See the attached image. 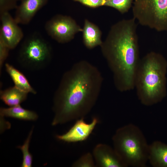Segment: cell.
<instances>
[{
  "instance_id": "7",
  "label": "cell",
  "mask_w": 167,
  "mask_h": 167,
  "mask_svg": "<svg viewBox=\"0 0 167 167\" xmlns=\"http://www.w3.org/2000/svg\"><path fill=\"white\" fill-rule=\"evenodd\" d=\"M45 27L51 38L62 44L70 41L76 33L83 31V29L72 18L62 15L53 17L46 22Z\"/></svg>"
},
{
  "instance_id": "13",
  "label": "cell",
  "mask_w": 167,
  "mask_h": 167,
  "mask_svg": "<svg viewBox=\"0 0 167 167\" xmlns=\"http://www.w3.org/2000/svg\"><path fill=\"white\" fill-rule=\"evenodd\" d=\"M82 32L83 42L88 49H92L102 44L101 31L96 25L88 19H85Z\"/></svg>"
},
{
  "instance_id": "5",
  "label": "cell",
  "mask_w": 167,
  "mask_h": 167,
  "mask_svg": "<svg viewBox=\"0 0 167 167\" xmlns=\"http://www.w3.org/2000/svg\"><path fill=\"white\" fill-rule=\"evenodd\" d=\"M52 49L48 42L38 32L29 34L19 49L18 60L24 68L38 71L46 67L52 58Z\"/></svg>"
},
{
  "instance_id": "1",
  "label": "cell",
  "mask_w": 167,
  "mask_h": 167,
  "mask_svg": "<svg viewBox=\"0 0 167 167\" xmlns=\"http://www.w3.org/2000/svg\"><path fill=\"white\" fill-rule=\"evenodd\" d=\"M103 82L100 71L89 62L74 64L64 73L54 93L52 125L84 118L95 105Z\"/></svg>"
},
{
  "instance_id": "14",
  "label": "cell",
  "mask_w": 167,
  "mask_h": 167,
  "mask_svg": "<svg viewBox=\"0 0 167 167\" xmlns=\"http://www.w3.org/2000/svg\"><path fill=\"white\" fill-rule=\"evenodd\" d=\"M6 71L13 82L15 86L27 93L36 94V91L31 86L25 76L14 66L8 63L5 64Z\"/></svg>"
},
{
  "instance_id": "19",
  "label": "cell",
  "mask_w": 167,
  "mask_h": 167,
  "mask_svg": "<svg viewBox=\"0 0 167 167\" xmlns=\"http://www.w3.org/2000/svg\"><path fill=\"white\" fill-rule=\"evenodd\" d=\"M96 166L92 153L89 152L81 156L72 165L73 167H94Z\"/></svg>"
},
{
  "instance_id": "10",
  "label": "cell",
  "mask_w": 167,
  "mask_h": 167,
  "mask_svg": "<svg viewBox=\"0 0 167 167\" xmlns=\"http://www.w3.org/2000/svg\"><path fill=\"white\" fill-rule=\"evenodd\" d=\"M92 154L96 166L100 167H127L113 148L99 143L94 148Z\"/></svg>"
},
{
  "instance_id": "9",
  "label": "cell",
  "mask_w": 167,
  "mask_h": 167,
  "mask_svg": "<svg viewBox=\"0 0 167 167\" xmlns=\"http://www.w3.org/2000/svg\"><path fill=\"white\" fill-rule=\"evenodd\" d=\"M84 118L76 120L73 126L65 134L56 135L59 140L68 143L82 142L86 140L99 122L98 118L94 117L90 123H86Z\"/></svg>"
},
{
  "instance_id": "8",
  "label": "cell",
  "mask_w": 167,
  "mask_h": 167,
  "mask_svg": "<svg viewBox=\"0 0 167 167\" xmlns=\"http://www.w3.org/2000/svg\"><path fill=\"white\" fill-rule=\"evenodd\" d=\"M0 39L10 49H13L23 39V31L9 12L0 14Z\"/></svg>"
},
{
  "instance_id": "18",
  "label": "cell",
  "mask_w": 167,
  "mask_h": 167,
  "mask_svg": "<svg viewBox=\"0 0 167 167\" xmlns=\"http://www.w3.org/2000/svg\"><path fill=\"white\" fill-rule=\"evenodd\" d=\"M33 128L30 132L24 144L19 146L17 148L22 151L23 154V160L22 167H31L32 166V157L29 151V143L33 132Z\"/></svg>"
},
{
  "instance_id": "15",
  "label": "cell",
  "mask_w": 167,
  "mask_h": 167,
  "mask_svg": "<svg viewBox=\"0 0 167 167\" xmlns=\"http://www.w3.org/2000/svg\"><path fill=\"white\" fill-rule=\"evenodd\" d=\"M28 93L14 86L0 91V99L6 105L12 107L20 105L25 101Z\"/></svg>"
},
{
  "instance_id": "21",
  "label": "cell",
  "mask_w": 167,
  "mask_h": 167,
  "mask_svg": "<svg viewBox=\"0 0 167 167\" xmlns=\"http://www.w3.org/2000/svg\"><path fill=\"white\" fill-rule=\"evenodd\" d=\"M10 50L7 45L0 39V72L3 64L8 57Z\"/></svg>"
},
{
  "instance_id": "2",
  "label": "cell",
  "mask_w": 167,
  "mask_h": 167,
  "mask_svg": "<svg viewBox=\"0 0 167 167\" xmlns=\"http://www.w3.org/2000/svg\"><path fill=\"white\" fill-rule=\"evenodd\" d=\"M133 17L113 24L100 46L113 77L116 88L121 92L135 88V79L140 58L137 24Z\"/></svg>"
},
{
  "instance_id": "16",
  "label": "cell",
  "mask_w": 167,
  "mask_h": 167,
  "mask_svg": "<svg viewBox=\"0 0 167 167\" xmlns=\"http://www.w3.org/2000/svg\"><path fill=\"white\" fill-rule=\"evenodd\" d=\"M0 114L2 117H10L25 120L34 121L38 118V115L35 112L25 109L20 105L8 108H1Z\"/></svg>"
},
{
  "instance_id": "12",
  "label": "cell",
  "mask_w": 167,
  "mask_h": 167,
  "mask_svg": "<svg viewBox=\"0 0 167 167\" xmlns=\"http://www.w3.org/2000/svg\"><path fill=\"white\" fill-rule=\"evenodd\" d=\"M148 161L153 167H167V144L157 140L149 144Z\"/></svg>"
},
{
  "instance_id": "3",
  "label": "cell",
  "mask_w": 167,
  "mask_h": 167,
  "mask_svg": "<svg viewBox=\"0 0 167 167\" xmlns=\"http://www.w3.org/2000/svg\"><path fill=\"white\" fill-rule=\"evenodd\" d=\"M167 61L161 54L150 52L140 59L136 70L135 88L143 105L161 102L167 95Z\"/></svg>"
},
{
  "instance_id": "11",
  "label": "cell",
  "mask_w": 167,
  "mask_h": 167,
  "mask_svg": "<svg viewBox=\"0 0 167 167\" xmlns=\"http://www.w3.org/2000/svg\"><path fill=\"white\" fill-rule=\"evenodd\" d=\"M49 0H19L16 8L15 19L18 24H29L37 12Z\"/></svg>"
},
{
  "instance_id": "22",
  "label": "cell",
  "mask_w": 167,
  "mask_h": 167,
  "mask_svg": "<svg viewBox=\"0 0 167 167\" xmlns=\"http://www.w3.org/2000/svg\"><path fill=\"white\" fill-rule=\"evenodd\" d=\"M105 0H78V2L90 7L96 8L104 6Z\"/></svg>"
},
{
  "instance_id": "23",
  "label": "cell",
  "mask_w": 167,
  "mask_h": 167,
  "mask_svg": "<svg viewBox=\"0 0 167 167\" xmlns=\"http://www.w3.org/2000/svg\"><path fill=\"white\" fill-rule=\"evenodd\" d=\"M74 0V1H78V0Z\"/></svg>"
},
{
  "instance_id": "20",
  "label": "cell",
  "mask_w": 167,
  "mask_h": 167,
  "mask_svg": "<svg viewBox=\"0 0 167 167\" xmlns=\"http://www.w3.org/2000/svg\"><path fill=\"white\" fill-rule=\"evenodd\" d=\"M19 0H0V14L16 9Z\"/></svg>"
},
{
  "instance_id": "6",
  "label": "cell",
  "mask_w": 167,
  "mask_h": 167,
  "mask_svg": "<svg viewBox=\"0 0 167 167\" xmlns=\"http://www.w3.org/2000/svg\"><path fill=\"white\" fill-rule=\"evenodd\" d=\"M132 11L140 25L158 32L167 31V0H134Z\"/></svg>"
},
{
  "instance_id": "4",
  "label": "cell",
  "mask_w": 167,
  "mask_h": 167,
  "mask_svg": "<svg viewBox=\"0 0 167 167\" xmlns=\"http://www.w3.org/2000/svg\"><path fill=\"white\" fill-rule=\"evenodd\" d=\"M112 140L114 149L127 167L146 166L149 144L138 126L130 123L119 128Z\"/></svg>"
},
{
  "instance_id": "17",
  "label": "cell",
  "mask_w": 167,
  "mask_h": 167,
  "mask_svg": "<svg viewBox=\"0 0 167 167\" xmlns=\"http://www.w3.org/2000/svg\"><path fill=\"white\" fill-rule=\"evenodd\" d=\"M133 2V0H105L104 6L113 7L124 14L129 11Z\"/></svg>"
}]
</instances>
